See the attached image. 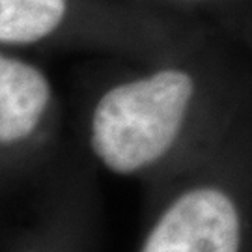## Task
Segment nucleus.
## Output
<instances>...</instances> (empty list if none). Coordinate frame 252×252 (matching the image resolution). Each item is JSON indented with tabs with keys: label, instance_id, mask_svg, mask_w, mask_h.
<instances>
[{
	"label": "nucleus",
	"instance_id": "obj_1",
	"mask_svg": "<svg viewBox=\"0 0 252 252\" xmlns=\"http://www.w3.org/2000/svg\"><path fill=\"white\" fill-rule=\"evenodd\" d=\"M124 62L92 86L82 105L81 148L97 170L148 187L252 110V54L222 32Z\"/></svg>",
	"mask_w": 252,
	"mask_h": 252
},
{
	"label": "nucleus",
	"instance_id": "obj_2",
	"mask_svg": "<svg viewBox=\"0 0 252 252\" xmlns=\"http://www.w3.org/2000/svg\"><path fill=\"white\" fill-rule=\"evenodd\" d=\"M136 252H252V110L180 170L146 187Z\"/></svg>",
	"mask_w": 252,
	"mask_h": 252
},
{
	"label": "nucleus",
	"instance_id": "obj_3",
	"mask_svg": "<svg viewBox=\"0 0 252 252\" xmlns=\"http://www.w3.org/2000/svg\"><path fill=\"white\" fill-rule=\"evenodd\" d=\"M213 30L198 19L133 0H0V47L17 51L140 60L181 49Z\"/></svg>",
	"mask_w": 252,
	"mask_h": 252
},
{
	"label": "nucleus",
	"instance_id": "obj_4",
	"mask_svg": "<svg viewBox=\"0 0 252 252\" xmlns=\"http://www.w3.org/2000/svg\"><path fill=\"white\" fill-rule=\"evenodd\" d=\"M62 103L51 75L25 51L0 47V183L60 155Z\"/></svg>",
	"mask_w": 252,
	"mask_h": 252
},
{
	"label": "nucleus",
	"instance_id": "obj_5",
	"mask_svg": "<svg viewBox=\"0 0 252 252\" xmlns=\"http://www.w3.org/2000/svg\"><path fill=\"white\" fill-rule=\"evenodd\" d=\"M97 166L82 148L63 152L43 172L39 219L8 252H97Z\"/></svg>",
	"mask_w": 252,
	"mask_h": 252
},
{
	"label": "nucleus",
	"instance_id": "obj_6",
	"mask_svg": "<svg viewBox=\"0 0 252 252\" xmlns=\"http://www.w3.org/2000/svg\"><path fill=\"white\" fill-rule=\"evenodd\" d=\"M198 19L252 54V0H133Z\"/></svg>",
	"mask_w": 252,
	"mask_h": 252
}]
</instances>
